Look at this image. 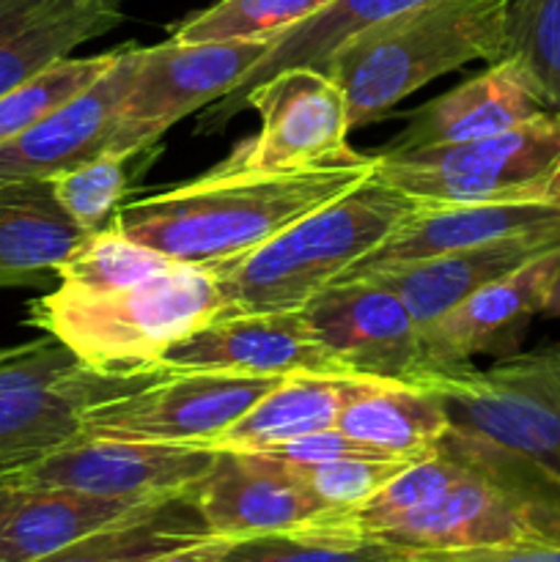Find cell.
<instances>
[{
    "mask_svg": "<svg viewBox=\"0 0 560 562\" xmlns=\"http://www.w3.org/2000/svg\"><path fill=\"white\" fill-rule=\"evenodd\" d=\"M417 3H426V0H333L322 11L307 16L305 22L275 36L269 53L247 71L245 80L228 97L209 104L206 115L201 119V132L223 130L234 115H239L242 99L253 88L261 86L264 80L278 75V71L294 69V66H307V69L322 71L333 49L340 42H346L351 33L362 31V27L373 25L379 20H388V16L412 9Z\"/></svg>",
    "mask_w": 560,
    "mask_h": 562,
    "instance_id": "cell-25",
    "label": "cell"
},
{
    "mask_svg": "<svg viewBox=\"0 0 560 562\" xmlns=\"http://www.w3.org/2000/svg\"><path fill=\"white\" fill-rule=\"evenodd\" d=\"M228 538H209V541L192 543V547L170 552L157 562H220L223 560L225 549H228Z\"/></svg>",
    "mask_w": 560,
    "mask_h": 562,
    "instance_id": "cell-38",
    "label": "cell"
},
{
    "mask_svg": "<svg viewBox=\"0 0 560 562\" xmlns=\"http://www.w3.org/2000/svg\"><path fill=\"white\" fill-rule=\"evenodd\" d=\"M132 162L135 157L102 151L47 181L53 187L55 201L69 214L71 223L91 234V231L104 228L119 212L126 187H130Z\"/></svg>",
    "mask_w": 560,
    "mask_h": 562,
    "instance_id": "cell-34",
    "label": "cell"
},
{
    "mask_svg": "<svg viewBox=\"0 0 560 562\" xmlns=\"http://www.w3.org/2000/svg\"><path fill=\"white\" fill-rule=\"evenodd\" d=\"M278 382L228 371H157L130 393L91 406L82 437L203 448Z\"/></svg>",
    "mask_w": 560,
    "mask_h": 562,
    "instance_id": "cell-10",
    "label": "cell"
},
{
    "mask_svg": "<svg viewBox=\"0 0 560 562\" xmlns=\"http://www.w3.org/2000/svg\"><path fill=\"white\" fill-rule=\"evenodd\" d=\"M547 110L525 71L511 58H503L415 110L410 124L382 148L379 157L481 140L516 130Z\"/></svg>",
    "mask_w": 560,
    "mask_h": 562,
    "instance_id": "cell-19",
    "label": "cell"
},
{
    "mask_svg": "<svg viewBox=\"0 0 560 562\" xmlns=\"http://www.w3.org/2000/svg\"><path fill=\"white\" fill-rule=\"evenodd\" d=\"M121 22L119 0H0V93Z\"/></svg>",
    "mask_w": 560,
    "mask_h": 562,
    "instance_id": "cell-22",
    "label": "cell"
},
{
    "mask_svg": "<svg viewBox=\"0 0 560 562\" xmlns=\"http://www.w3.org/2000/svg\"><path fill=\"white\" fill-rule=\"evenodd\" d=\"M417 203L371 173L264 245L203 269L217 283L225 316L302 311L377 250Z\"/></svg>",
    "mask_w": 560,
    "mask_h": 562,
    "instance_id": "cell-3",
    "label": "cell"
},
{
    "mask_svg": "<svg viewBox=\"0 0 560 562\" xmlns=\"http://www.w3.org/2000/svg\"><path fill=\"white\" fill-rule=\"evenodd\" d=\"M377 170V157L285 173H220L121 203L110 225L173 263L209 267L264 245Z\"/></svg>",
    "mask_w": 560,
    "mask_h": 562,
    "instance_id": "cell-1",
    "label": "cell"
},
{
    "mask_svg": "<svg viewBox=\"0 0 560 562\" xmlns=\"http://www.w3.org/2000/svg\"><path fill=\"white\" fill-rule=\"evenodd\" d=\"M541 316L560 318V267H558V272H555L552 285H549V294H547V302H544Z\"/></svg>",
    "mask_w": 560,
    "mask_h": 562,
    "instance_id": "cell-39",
    "label": "cell"
},
{
    "mask_svg": "<svg viewBox=\"0 0 560 562\" xmlns=\"http://www.w3.org/2000/svg\"><path fill=\"white\" fill-rule=\"evenodd\" d=\"M329 3L333 0H217L179 22L170 38L181 44L275 38Z\"/></svg>",
    "mask_w": 560,
    "mask_h": 562,
    "instance_id": "cell-32",
    "label": "cell"
},
{
    "mask_svg": "<svg viewBox=\"0 0 560 562\" xmlns=\"http://www.w3.org/2000/svg\"><path fill=\"white\" fill-rule=\"evenodd\" d=\"M225 316L217 283L203 267L168 272L119 291L88 294L58 285L27 305L25 324L64 344L97 373L163 371L159 357Z\"/></svg>",
    "mask_w": 560,
    "mask_h": 562,
    "instance_id": "cell-4",
    "label": "cell"
},
{
    "mask_svg": "<svg viewBox=\"0 0 560 562\" xmlns=\"http://www.w3.org/2000/svg\"><path fill=\"white\" fill-rule=\"evenodd\" d=\"M141 58L143 47L137 44L119 47L115 64L91 88L77 93L64 108L53 110L47 119L16 135L14 140L3 143L0 181L53 179L102 154Z\"/></svg>",
    "mask_w": 560,
    "mask_h": 562,
    "instance_id": "cell-17",
    "label": "cell"
},
{
    "mask_svg": "<svg viewBox=\"0 0 560 562\" xmlns=\"http://www.w3.org/2000/svg\"><path fill=\"white\" fill-rule=\"evenodd\" d=\"M163 371H228L247 376L357 379L318 338L302 311L225 316L159 357Z\"/></svg>",
    "mask_w": 560,
    "mask_h": 562,
    "instance_id": "cell-14",
    "label": "cell"
},
{
    "mask_svg": "<svg viewBox=\"0 0 560 562\" xmlns=\"http://www.w3.org/2000/svg\"><path fill=\"white\" fill-rule=\"evenodd\" d=\"M560 162V110L453 146L379 157L373 173L421 203H547L549 179Z\"/></svg>",
    "mask_w": 560,
    "mask_h": 562,
    "instance_id": "cell-6",
    "label": "cell"
},
{
    "mask_svg": "<svg viewBox=\"0 0 560 562\" xmlns=\"http://www.w3.org/2000/svg\"><path fill=\"white\" fill-rule=\"evenodd\" d=\"M247 108L261 115V130L234 146L212 170L285 173L362 159L346 140L351 126L344 91L324 71L307 66L278 71L242 99L239 113Z\"/></svg>",
    "mask_w": 560,
    "mask_h": 562,
    "instance_id": "cell-11",
    "label": "cell"
},
{
    "mask_svg": "<svg viewBox=\"0 0 560 562\" xmlns=\"http://www.w3.org/2000/svg\"><path fill=\"white\" fill-rule=\"evenodd\" d=\"M406 562H560L558 543L464 549V552H410Z\"/></svg>",
    "mask_w": 560,
    "mask_h": 562,
    "instance_id": "cell-37",
    "label": "cell"
},
{
    "mask_svg": "<svg viewBox=\"0 0 560 562\" xmlns=\"http://www.w3.org/2000/svg\"><path fill=\"white\" fill-rule=\"evenodd\" d=\"M195 499L209 532L228 541L329 525L344 514L318 499L285 461L247 450H214Z\"/></svg>",
    "mask_w": 560,
    "mask_h": 562,
    "instance_id": "cell-15",
    "label": "cell"
},
{
    "mask_svg": "<svg viewBox=\"0 0 560 562\" xmlns=\"http://www.w3.org/2000/svg\"><path fill=\"white\" fill-rule=\"evenodd\" d=\"M464 475V461L456 456V450L445 439H439L437 450L432 456H426L421 461H412L382 492H377L371 499L357 505V508L344 510L338 519H333L324 527H335V530L373 538L382 530H388V527H393L395 521L406 519V516L437 503Z\"/></svg>",
    "mask_w": 560,
    "mask_h": 562,
    "instance_id": "cell-28",
    "label": "cell"
},
{
    "mask_svg": "<svg viewBox=\"0 0 560 562\" xmlns=\"http://www.w3.org/2000/svg\"><path fill=\"white\" fill-rule=\"evenodd\" d=\"M152 373H97L55 338L22 344L0 366V472L75 442L91 406L130 393Z\"/></svg>",
    "mask_w": 560,
    "mask_h": 562,
    "instance_id": "cell-7",
    "label": "cell"
},
{
    "mask_svg": "<svg viewBox=\"0 0 560 562\" xmlns=\"http://www.w3.org/2000/svg\"><path fill=\"white\" fill-rule=\"evenodd\" d=\"M173 267L176 263L163 252L137 245L108 223L104 228L86 234L75 252L55 269V278L66 289L102 294V291L130 289Z\"/></svg>",
    "mask_w": 560,
    "mask_h": 562,
    "instance_id": "cell-29",
    "label": "cell"
},
{
    "mask_svg": "<svg viewBox=\"0 0 560 562\" xmlns=\"http://www.w3.org/2000/svg\"><path fill=\"white\" fill-rule=\"evenodd\" d=\"M445 442L467 467V475L437 503L373 536L406 552H464V549L558 543L560 481L525 456L450 426Z\"/></svg>",
    "mask_w": 560,
    "mask_h": 562,
    "instance_id": "cell-5",
    "label": "cell"
},
{
    "mask_svg": "<svg viewBox=\"0 0 560 562\" xmlns=\"http://www.w3.org/2000/svg\"><path fill=\"white\" fill-rule=\"evenodd\" d=\"M289 464V461H285ZM412 461L401 459H338L322 464H289L302 483L338 510H351L382 492Z\"/></svg>",
    "mask_w": 560,
    "mask_h": 562,
    "instance_id": "cell-35",
    "label": "cell"
},
{
    "mask_svg": "<svg viewBox=\"0 0 560 562\" xmlns=\"http://www.w3.org/2000/svg\"><path fill=\"white\" fill-rule=\"evenodd\" d=\"M272 44L275 38L181 44L168 36L163 44L143 47L104 151L148 154L170 126L228 97Z\"/></svg>",
    "mask_w": 560,
    "mask_h": 562,
    "instance_id": "cell-9",
    "label": "cell"
},
{
    "mask_svg": "<svg viewBox=\"0 0 560 562\" xmlns=\"http://www.w3.org/2000/svg\"><path fill=\"white\" fill-rule=\"evenodd\" d=\"M212 464L214 450L195 445L124 442L80 434L75 442L0 475L99 497L157 499L195 488Z\"/></svg>",
    "mask_w": 560,
    "mask_h": 562,
    "instance_id": "cell-13",
    "label": "cell"
},
{
    "mask_svg": "<svg viewBox=\"0 0 560 562\" xmlns=\"http://www.w3.org/2000/svg\"><path fill=\"white\" fill-rule=\"evenodd\" d=\"M146 503L152 499L99 497L0 475V562L49 558Z\"/></svg>",
    "mask_w": 560,
    "mask_h": 562,
    "instance_id": "cell-20",
    "label": "cell"
},
{
    "mask_svg": "<svg viewBox=\"0 0 560 562\" xmlns=\"http://www.w3.org/2000/svg\"><path fill=\"white\" fill-rule=\"evenodd\" d=\"M115 58L119 47L91 58H64L0 93V146L91 88L115 64Z\"/></svg>",
    "mask_w": 560,
    "mask_h": 562,
    "instance_id": "cell-31",
    "label": "cell"
},
{
    "mask_svg": "<svg viewBox=\"0 0 560 562\" xmlns=\"http://www.w3.org/2000/svg\"><path fill=\"white\" fill-rule=\"evenodd\" d=\"M410 552L335 527H305L231 541L220 562H404Z\"/></svg>",
    "mask_w": 560,
    "mask_h": 562,
    "instance_id": "cell-30",
    "label": "cell"
},
{
    "mask_svg": "<svg viewBox=\"0 0 560 562\" xmlns=\"http://www.w3.org/2000/svg\"><path fill=\"white\" fill-rule=\"evenodd\" d=\"M20 349L22 346H5V349H0V366H3L5 360H11V357H14Z\"/></svg>",
    "mask_w": 560,
    "mask_h": 562,
    "instance_id": "cell-41",
    "label": "cell"
},
{
    "mask_svg": "<svg viewBox=\"0 0 560 562\" xmlns=\"http://www.w3.org/2000/svg\"><path fill=\"white\" fill-rule=\"evenodd\" d=\"M558 225L560 209L552 203H472V206L417 203L415 212L377 250L355 263L344 278H355V274L371 272L379 267H393V263L464 250V247L503 239V236L558 228Z\"/></svg>",
    "mask_w": 560,
    "mask_h": 562,
    "instance_id": "cell-21",
    "label": "cell"
},
{
    "mask_svg": "<svg viewBox=\"0 0 560 562\" xmlns=\"http://www.w3.org/2000/svg\"><path fill=\"white\" fill-rule=\"evenodd\" d=\"M258 453L289 461V464H322V461L338 459H388V456L360 445L357 439L346 437L338 428H324V431L305 434V437L272 445V448L267 450H258Z\"/></svg>",
    "mask_w": 560,
    "mask_h": 562,
    "instance_id": "cell-36",
    "label": "cell"
},
{
    "mask_svg": "<svg viewBox=\"0 0 560 562\" xmlns=\"http://www.w3.org/2000/svg\"><path fill=\"white\" fill-rule=\"evenodd\" d=\"M508 11L511 0H426L351 33L322 66L344 91L351 130L384 119L448 71L503 60Z\"/></svg>",
    "mask_w": 560,
    "mask_h": 562,
    "instance_id": "cell-2",
    "label": "cell"
},
{
    "mask_svg": "<svg viewBox=\"0 0 560 562\" xmlns=\"http://www.w3.org/2000/svg\"><path fill=\"white\" fill-rule=\"evenodd\" d=\"M214 538L198 508L195 488L168 494L121 516L113 525L36 562H157Z\"/></svg>",
    "mask_w": 560,
    "mask_h": 562,
    "instance_id": "cell-26",
    "label": "cell"
},
{
    "mask_svg": "<svg viewBox=\"0 0 560 562\" xmlns=\"http://www.w3.org/2000/svg\"><path fill=\"white\" fill-rule=\"evenodd\" d=\"M549 110H560V0H511L508 53Z\"/></svg>",
    "mask_w": 560,
    "mask_h": 562,
    "instance_id": "cell-33",
    "label": "cell"
},
{
    "mask_svg": "<svg viewBox=\"0 0 560 562\" xmlns=\"http://www.w3.org/2000/svg\"><path fill=\"white\" fill-rule=\"evenodd\" d=\"M351 384L355 379L283 376L234 426L203 448L258 453L305 434L335 428Z\"/></svg>",
    "mask_w": 560,
    "mask_h": 562,
    "instance_id": "cell-27",
    "label": "cell"
},
{
    "mask_svg": "<svg viewBox=\"0 0 560 562\" xmlns=\"http://www.w3.org/2000/svg\"><path fill=\"white\" fill-rule=\"evenodd\" d=\"M558 267L560 252L538 258L508 278L478 289L432 327L421 329L437 376H456L483 355L500 360L519 355L533 318L541 316Z\"/></svg>",
    "mask_w": 560,
    "mask_h": 562,
    "instance_id": "cell-16",
    "label": "cell"
},
{
    "mask_svg": "<svg viewBox=\"0 0 560 562\" xmlns=\"http://www.w3.org/2000/svg\"><path fill=\"white\" fill-rule=\"evenodd\" d=\"M335 428L388 459L421 461L437 450L450 420L432 387L355 379Z\"/></svg>",
    "mask_w": 560,
    "mask_h": 562,
    "instance_id": "cell-23",
    "label": "cell"
},
{
    "mask_svg": "<svg viewBox=\"0 0 560 562\" xmlns=\"http://www.w3.org/2000/svg\"><path fill=\"white\" fill-rule=\"evenodd\" d=\"M404 562H406V560H404Z\"/></svg>",
    "mask_w": 560,
    "mask_h": 562,
    "instance_id": "cell-42",
    "label": "cell"
},
{
    "mask_svg": "<svg viewBox=\"0 0 560 562\" xmlns=\"http://www.w3.org/2000/svg\"><path fill=\"white\" fill-rule=\"evenodd\" d=\"M552 252H560V225L530 231V234L503 236V239L443 252V256L379 267L355 278H371L399 294L412 318L421 324V329H426L478 289L497 283L514 274L516 269Z\"/></svg>",
    "mask_w": 560,
    "mask_h": 562,
    "instance_id": "cell-18",
    "label": "cell"
},
{
    "mask_svg": "<svg viewBox=\"0 0 560 562\" xmlns=\"http://www.w3.org/2000/svg\"><path fill=\"white\" fill-rule=\"evenodd\" d=\"M302 313L357 379L432 387L437 382L421 324L399 294L371 278H344L318 291Z\"/></svg>",
    "mask_w": 560,
    "mask_h": 562,
    "instance_id": "cell-12",
    "label": "cell"
},
{
    "mask_svg": "<svg viewBox=\"0 0 560 562\" xmlns=\"http://www.w3.org/2000/svg\"><path fill=\"white\" fill-rule=\"evenodd\" d=\"M82 239L47 179L0 181V289L38 285Z\"/></svg>",
    "mask_w": 560,
    "mask_h": 562,
    "instance_id": "cell-24",
    "label": "cell"
},
{
    "mask_svg": "<svg viewBox=\"0 0 560 562\" xmlns=\"http://www.w3.org/2000/svg\"><path fill=\"white\" fill-rule=\"evenodd\" d=\"M547 203H552V206H558V209H560V162H558V168H555L552 179H549Z\"/></svg>",
    "mask_w": 560,
    "mask_h": 562,
    "instance_id": "cell-40",
    "label": "cell"
},
{
    "mask_svg": "<svg viewBox=\"0 0 560 562\" xmlns=\"http://www.w3.org/2000/svg\"><path fill=\"white\" fill-rule=\"evenodd\" d=\"M450 426L525 456L560 481V346L503 357L432 384Z\"/></svg>",
    "mask_w": 560,
    "mask_h": 562,
    "instance_id": "cell-8",
    "label": "cell"
}]
</instances>
